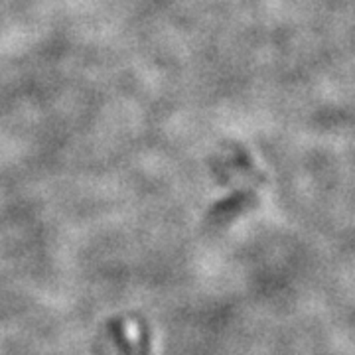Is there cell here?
<instances>
[{
  "label": "cell",
  "mask_w": 355,
  "mask_h": 355,
  "mask_svg": "<svg viewBox=\"0 0 355 355\" xmlns=\"http://www.w3.org/2000/svg\"><path fill=\"white\" fill-rule=\"evenodd\" d=\"M139 336H140V355H150V334L144 322H139Z\"/></svg>",
  "instance_id": "cell-3"
},
{
  "label": "cell",
  "mask_w": 355,
  "mask_h": 355,
  "mask_svg": "<svg viewBox=\"0 0 355 355\" xmlns=\"http://www.w3.org/2000/svg\"><path fill=\"white\" fill-rule=\"evenodd\" d=\"M109 334H111V340L116 345V349H119V354L121 355H132V347H130V342H128L127 338V331H125V324H123V320L121 318H114L109 322Z\"/></svg>",
  "instance_id": "cell-2"
},
{
  "label": "cell",
  "mask_w": 355,
  "mask_h": 355,
  "mask_svg": "<svg viewBox=\"0 0 355 355\" xmlns=\"http://www.w3.org/2000/svg\"><path fill=\"white\" fill-rule=\"evenodd\" d=\"M249 198H251L249 193H235V196L227 198L225 202H219L216 207L209 211V219H211V221H221V219H225V217L235 216V214L243 207L241 203L247 202Z\"/></svg>",
  "instance_id": "cell-1"
}]
</instances>
